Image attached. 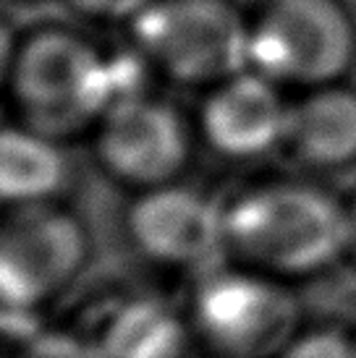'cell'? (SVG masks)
Wrapping results in <instances>:
<instances>
[{
  "label": "cell",
  "mask_w": 356,
  "mask_h": 358,
  "mask_svg": "<svg viewBox=\"0 0 356 358\" xmlns=\"http://www.w3.org/2000/svg\"><path fill=\"white\" fill-rule=\"evenodd\" d=\"M186 317L212 358H278L299 335V301L286 280L233 262L199 275Z\"/></svg>",
  "instance_id": "cell-3"
},
{
  "label": "cell",
  "mask_w": 356,
  "mask_h": 358,
  "mask_svg": "<svg viewBox=\"0 0 356 358\" xmlns=\"http://www.w3.org/2000/svg\"><path fill=\"white\" fill-rule=\"evenodd\" d=\"M226 262L278 280L315 278L346 259V199L309 180H267L223 201Z\"/></svg>",
  "instance_id": "cell-1"
},
{
  "label": "cell",
  "mask_w": 356,
  "mask_h": 358,
  "mask_svg": "<svg viewBox=\"0 0 356 358\" xmlns=\"http://www.w3.org/2000/svg\"><path fill=\"white\" fill-rule=\"evenodd\" d=\"M191 150L186 115L147 90L118 97L92 131L97 165L134 194L181 180Z\"/></svg>",
  "instance_id": "cell-7"
},
{
  "label": "cell",
  "mask_w": 356,
  "mask_h": 358,
  "mask_svg": "<svg viewBox=\"0 0 356 358\" xmlns=\"http://www.w3.org/2000/svg\"><path fill=\"white\" fill-rule=\"evenodd\" d=\"M152 73L210 90L249 69V13L231 0H155L131 24Z\"/></svg>",
  "instance_id": "cell-4"
},
{
  "label": "cell",
  "mask_w": 356,
  "mask_h": 358,
  "mask_svg": "<svg viewBox=\"0 0 356 358\" xmlns=\"http://www.w3.org/2000/svg\"><path fill=\"white\" fill-rule=\"evenodd\" d=\"M291 102L283 87L247 69L210 87L197 115V134L226 159L247 162L286 144Z\"/></svg>",
  "instance_id": "cell-9"
},
{
  "label": "cell",
  "mask_w": 356,
  "mask_h": 358,
  "mask_svg": "<svg viewBox=\"0 0 356 358\" xmlns=\"http://www.w3.org/2000/svg\"><path fill=\"white\" fill-rule=\"evenodd\" d=\"M126 236L160 267L207 272L226 262L223 201L181 180L134 194L126 209Z\"/></svg>",
  "instance_id": "cell-8"
},
{
  "label": "cell",
  "mask_w": 356,
  "mask_h": 358,
  "mask_svg": "<svg viewBox=\"0 0 356 358\" xmlns=\"http://www.w3.org/2000/svg\"><path fill=\"white\" fill-rule=\"evenodd\" d=\"M95 343L105 358H191L197 338L186 314L160 299H129L105 314Z\"/></svg>",
  "instance_id": "cell-12"
},
{
  "label": "cell",
  "mask_w": 356,
  "mask_h": 358,
  "mask_svg": "<svg viewBox=\"0 0 356 358\" xmlns=\"http://www.w3.org/2000/svg\"><path fill=\"white\" fill-rule=\"evenodd\" d=\"M315 170H343L356 162V90L346 81L304 90L291 102L286 144Z\"/></svg>",
  "instance_id": "cell-10"
},
{
  "label": "cell",
  "mask_w": 356,
  "mask_h": 358,
  "mask_svg": "<svg viewBox=\"0 0 356 358\" xmlns=\"http://www.w3.org/2000/svg\"><path fill=\"white\" fill-rule=\"evenodd\" d=\"M155 0H66L76 16L97 24H134Z\"/></svg>",
  "instance_id": "cell-15"
},
{
  "label": "cell",
  "mask_w": 356,
  "mask_h": 358,
  "mask_svg": "<svg viewBox=\"0 0 356 358\" xmlns=\"http://www.w3.org/2000/svg\"><path fill=\"white\" fill-rule=\"evenodd\" d=\"M19 358H105L95 338L74 332H37L21 348Z\"/></svg>",
  "instance_id": "cell-14"
},
{
  "label": "cell",
  "mask_w": 356,
  "mask_h": 358,
  "mask_svg": "<svg viewBox=\"0 0 356 358\" xmlns=\"http://www.w3.org/2000/svg\"><path fill=\"white\" fill-rule=\"evenodd\" d=\"M278 358H356V340L333 327L299 329Z\"/></svg>",
  "instance_id": "cell-13"
},
{
  "label": "cell",
  "mask_w": 356,
  "mask_h": 358,
  "mask_svg": "<svg viewBox=\"0 0 356 358\" xmlns=\"http://www.w3.org/2000/svg\"><path fill=\"white\" fill-rule=\"evenodd\" d=\"M346 259L356 264V194L346 199Z\"/></svg>",
  "instance_id": "cell-17"
},
{
  "label": "cell",
  "mask_w": 356,
  "mask_h": 358,
  "mask_svg": "<svg viewBox=\"0 0 356 358\" xmlns=\"http://www.w3.org/2000/svg\"><path fill=\"white\" fill-rule=\"evenodd\" d=\"M354 340H356V332H354Z\"/></svg>",
  "instance_id": "cell-19"
},
{
  "label": "cell",
  "mask_w": 356,
  "mask_h": 358,
  "mask_svg": "<svg viewBox=\"0 0 356 358\" xmlns=\"http://www.w3.org/2000/svg\"><path fill=\"white\" fill-rule=\"evenodd\" d=\"M356 63V21L343 0H262L249 13V69L280 87L346 81Z\"/></svg>",
  "instance_id": "cell-5"
},
{
  "label": "cell",
  "mask_w": 356,
  "mask_h": 358,
  "mask_svg": "<svg viewBox=\"0 0 356 358\" xmlns=\"http://www.w3.org/2000/svg\"><path fill=\"white\" fill-rule=\"evenodd\" d=\"M16 45H19L16 31L11 29L8 21L0 16V97H6L11 66H13V55H16Z\"/></svg>",
  "instance_id": "cell-16"
},
{
  "label": "cell",
  "mask_w": 356,
  "mask_h": 358,
  "mask_svg": "<svg viewBox=\"0 0 356 358\" xmlns=\"http://www.w3.org/2000/svg\"><path fill=\"white\" fill-rule=\"evenodd\" d=\"M137 90V79L97 42L48 24L19 37L6 100L19 123L66 141L95 131L113 102Z\"/></svg>",
  "instance_id": "cell-2"
},
{
  "label": "cell",
  "mask_w": 356,
  "mask_h": 358,
  "mask_svg": "<svg viewBox=\"0 0 356 358\" xmlns=\"http://www.w3.org/2000/svg\"><path fill=\"white\" fill-rule=\"evenodd\" d=\"M74 162L63 141L27 123H0V209L55 204L71 189Z\"/></svg>",
  "instance_id": "cell-11"
},
{
  "label": "cell",
  "mask_w": 356,
  "mask_h": 358,
  "mask_svg": "<svg viewBox=\"0 0 356 358\" xmlns=\"http://www.w3.org/2000/svg\"><path fill=\"white\" fill-rule=\"evenodd\" d=\"M11 322H16V319H13V317H11V314H8V311H6V308H3V306H0V332H3V329H6V327H8V324H11Z\"/></svg>",
  "instance_id": "cell-18"
},
{
  "label": "cell",
  "mask_w": 356,
  "mask_h": 358,
  "mask_svg": "<svg viewBox=\"0 0 356 358\" xmlns=\"http://www.w3.org/2000/svg\"><path fill=\"white\" fill-rule=\"evenodd\" d=\"M92 257L76 212L55 204L0 209V306L29 317L81 278Z\"/></svg>",
  "instance_id": "cell-6"
}]
</instances>
